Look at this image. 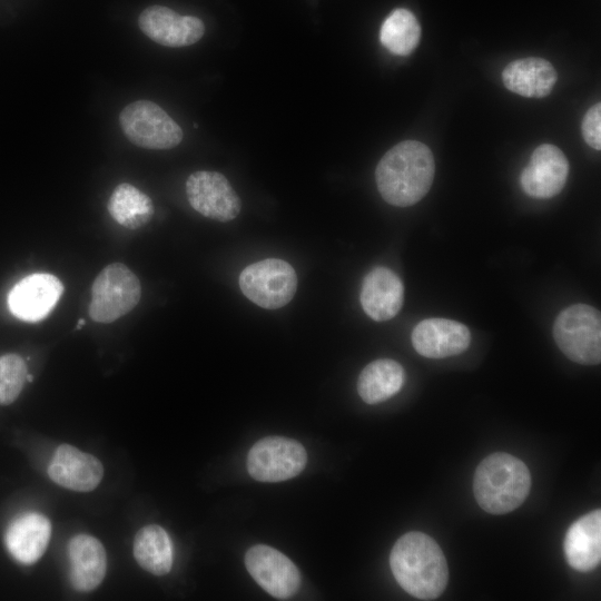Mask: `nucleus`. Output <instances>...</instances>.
Segmentation results:
<instances>
[{
    "label": "nucleus",
    "instance_id": "nucleus-14",
    "mask_svg": "<svg viewBox=\"0 0 601 601\" xmlns=\"http://www.w3.org/2000/svg\"><path fill=\"white\" fill-rule=\"evenodd\" d=\"M49 477L58 485L77 491L95 490L102 480V463L70 444L59 445L48 465Z\"/></svg>",
    "mask_w": 601,
    "mask_h": 601
},
{
    "label": "nucleus",
    "instance_id": "nucleus-13",
    "mask_svg": "<svg viewBox=\"0 0 601 601\" xmlns=\"http://www.w3.org/2000/svg\"><path fill=\"white\" fill-rule=\"evenodd\" d=\"M63 286L51 274L36 273L19 280L8 295L10 312L21 321L43 319L56 306Z\"/></svg>",
    "mask_w": 601,
    "mask_h": 601
},
{
    "label": "nucleus",
    "instance_id": "nucleus-7",
    "mask_svg": "<svg viewBox=\"0 0 601 601\" xmlns=\"http://www.w3.org/2000/svg\"><path fill=\"white\" fill-rule=\"evenodd\" d=\"M122 132L134 145L146 149H170L183 140L179 125L157 104L137 100L119 115Z\"/></svg>",
    "mask_w": 601,
    "mask_h": 601
},
{
    "label": "nucleus",
    "instance_id": "nucleus-16",
    "mask_svg": "<svg viewBox=\"0 0 601 601\" xmlns=\"http://www.w3.org/2000/svg\"><path fill=\"white\" fill-rule=\"evenodd\" d=\"M359 299L363 311L372 319L388 321L402 308L403 283L392 269L375 267L363 279Z\"/></svg>",
    "mask_w": 601,
    "mask_h": 601
},
{
    "label": "nucleus",
    "instance_id": "nucleus-25",
    "mask_svg": "<svg viewBox=\"0 0 601 601\" xmlns=\"http://www.w3.org/2000/svg\"><path fill=\"white\" fill-rule=\"evenodd\" d=\"M28 368L18 354L0 356V405L13 403L20 395L27 381Z\"/></svg>",
    "mask_w": 601,
    "mask_h": 601
},
{
    "label": "nucleus",
    "instance_id": "nucleus-18",
    "mask_svg": "<svg viewBox=\"0 0 601 601\" xmlns=\"http://www.w3.org/2000/svg\"><path fill=\"white\" fill-rule=\"evenodd\" d=\"M568 564L581 572L595 569L601 560V510L574 521L568 529L563 542Z\"/></svg>",
    "mask_w": 601,
    "mask_h": 601
},
{
    "label": "nucleus",
    "instance_id": "nucleus-22",
    "mask_svg": "<svg viewBox=\"0 0 601 601\" xmlns=\"http://www.w3.org/2000/svg\"><path fill=\"white\" fill-rule=\"evenodd\" d=\"M132 550L137 563L155 575H165L173 566L171 541L160 525L141 528L136 533Z\"/></svg>",
    "mask_w": 601,
    "mask_h": 601
},
{
    "label": "nucleus",
    "instance_id": "nucleus-26",
    "mask_svg": "<svg viewBox=\"0 0 601 601\" xmlns=\"http://www.w3.org/2000/svg\"><path fill=\"white\" fill-rule=\"evenodd\" d=\"M581 131L584 141L593 149L601 148V105H593L584 115Z\"/></svg>",
    "mask_w": 601,
    "mask_h": 601
},
{
    "label": "nucleus",
    "instance_id": "nucleus-24",
    "mask_svg": "<svg viewBox=\"0 0 601 601\" xmlns=\"http://www.w3.org/2000/svg\"><path fill=\"white\" fill-rule=\"evenodd\" d=\"M421 27L407 9L393 10L384 20L380 31L381 43L392 53L407 56L417 47Z\"/></svg>",
    "mask_w": 601,
    "mask_h": 601
},
{
    "label": "nucleus",
    "instance_id": "nucleus-2",
    "mask_svg": "<svg viewBox=\"0 0 601 601\" xmlns=\"http://www.w3.org/2000/svg\"><path fill=\"white\" fill-rule=\"evenodd\" d=\"M390 565L401 588L420 600H434L446 588V559L435 540L423 532L402 535L392 548Z\"/></svg>",
    "mask_w": 601,
    "mask_h": 601
},
{
    "label": "nucleus",
    "instance_id": "nucleus-5",
    "mask_svg": "<svg viewBox=\"0 0 601 601\" xmlns=\"http://www.w3.org/2000/svg\"><path fill=\"white\" fill-rule=\"evenodd\" d=\"M141 286L136 274L122 263L106 266L91 287L89 315L98 323H112L139 303Z\"/></svg>",
    "mask_w": 601,
    "mask_h": 601
},
{
    "label": "nucleus",
    "instance_id": "nucleus-9",
    "mask_svg": "<svg viewBox=\"0 0 601 601\" xmlns=\"http://www.w3.org/2000/svg\"><path fill=\"white\" fill-rule=\"evenodd\" d=\"M185 188L190 206L207 218L225 223L240 211V198L220 173L195 171L187 178Z\"/></svg>",
    "mask_w": 601,
    "mask_h": 601
},
{
    "label": "nucleus",
    "instance_id": "nucleus-23",
    "mask_svg": "<svg viewBox=\"0 0 601 601\" xmlns=\"http://www.w3.org/2000/svg\"><path fill=\"white\" fill-rule=\"evenodd\" d=\"M107 208L110 216L128 229L145 226L154 215V205L149 196L128 183L116 186L109 197Z\"/></svg>",
    "mask_w": 601,
    "mask_h": 601
},
{
    "label": "nucleus",
    "instance_id": "nucleus-8",
    "mask_svg": "<svg viewBox=\"0 0 601 601\" xmlns=\"http://www.w3.org/2000/svg\"><path fill=\"white\" fill-rule=\"evenodd\" d=\"M307 463L305 447L284 436H267L248 452L247 470L260 482H280L298 475Z\"/></svg>",
    "mask_w": 601,
    "mask_h": 601
},
{
    "label": "nucleus",
    "instance_id": "nucleus-1",
    "mask_svg": "<svg viewBox=\"0 0 601 601\" xmlns=\"http://www.w3.org/2000/svg\"><path fill=\"white\" fill-rule=\"evenodd\" d=\"M434 174L435 161L431 149L421 141L404 140L381 158L375 169V180L386 203L408 207L428 193Z\"/></svg>",
    "mask_w": 601,
    "mask_h": 601
},
{
    "label": "nucleus",
    "instance_id": "nucleus-12",
    "mask_svg": "<svg viewBox=\"0 0 601 601\" xmlns=\"http://www.w3.org/2000/svg\"><path fill=\"white\" fill-rule=\"evenodd\" d=\"M141 31L152 41L170 48L196 43L205 33L204 22L193 16H180L164 6H150L139 16Z\"/></svg>",
    "mask_w": 601,
    "mask_h": 601
},
{
    "label": "nucleus",
    "instance_id": "nucleus-3",
    "mask_svg": "<svg viewBox=\"0 0 601 601\" xmlns=\"http://www.w3.org/2000/svg\"><path fill=\"white\" fill-rule=\"evenodd\" d=\"M531 474L523 461L503 452L487 455L477 465L473 493L480 508L505 514L519 508L531 490Z\"/></svg>",
    "mask_w": 601,
    "mask_h": 601
},
{
    "label": "nucleus",
    "instance_id": "nucleus-15",
    "mask_svg": "<svg viewBox=\"0 0 601 601\" xmlns=\"http://www.w3.org/2000/svg\"><path fill=\"white\" fill-rule=\"evenodd\" d=\"M415 351L427 358H445L463 353L471 343L469 328L447 318H426L412 332Z\"/></svg>",
    "mask_w": 601,
    "mask_h": 601
},
{
    "label": "nucleus",
    "instance_id": "nucleus-17",
    "mask_svg": "<svg viewBox=\"0 0 601 601\" xmlns=\"http://www.w3.org/2000/svg\"><path fill=\"white\" fill-rule=\"evenodd\" d=\"M50 535L51 523L43 514L26 512L10 522L4 543L16 561L32 564L45 553Z\"/></svg>",
    "mask_w": 601,
    "mask_h": 601
},
{
    "label": "nucleus",
    "instance_id": "nucleus-10",
    "mask_svg": "<svg viewBox=\"0 0 601 601\" xmlns=\"http://www.w3.org/2000/svg\"><path fill=\"white\" fill-rule=\"evenodd\" d=\"M245 565L252 578L272 597L288 599L300 585L296 565L278 550L257 544L245 554Z\"/></svg>",
    "mask_w": 601,
    "mask_h": 601
},
{
    "label": "nucleus",
    "instance_id": "nucleus-11",
    "mask_svg": "<svg viewBox=\"0 0 601 601\" xmlns=\"http://www.w3.org/2000/svg\"><path fill=\"white\" fill-rule=\"evenodd\" d=\"M568 175L569 161L563 151L554 145L543 144L534 149L522 170L521 186L528 196L546 199L563 189Z\"/></svg>",
    "mask_w": 601,
    "mask_h": 601
},
{
    "label": "nucleus",
    "instance_id": "nucleus-19",
    "mask_svg": "<svg viewBox=\"0 0 601 601\" xmlns=\"http://www.w3.org/2000/svg\"><path fill=\"white\" fill-rule=\"evenodd\" d=\"M70 581L80 592L95 590L107 571V554L102 543L95 536L78 534L68 543Z\"/></svg>",
    "mask_w": 601,
    "mask_h": 601
},
{
    "label": "nucleus",
    "instance_id": "nucleus-4",
    "mask_svg": "<svg viewBox=\"0 0 601 601\" xmlns=\"http://www.w3.org/2000/svg\"><path fill=\"white\" fill-rule=\"evenodd\" d=\"M553 338L569 359L582 365L599 364L601 361L600 312L587 304H574L563 309L554 321Z\"/></svg>",
    "mask_w": 601,
    "mask_h": 601
},
{
    "label": "nucleus",
    "instance_id": "nucleus-20",
    "mask_svg": "<svg viewBox=\"0 0 601 601\" xmlns=\"http://www.w3.org/2000/svg\"><path fill=\"white\" fill-rule=\"evenodd\" d=\"M556 79L554 67L538 57L514 60L502 72L503 83L510 91L529 98L548 96Z\"/></svg>",
    "mask_w": 601,
    "mask_h": 601
},
{
    "label": "nucleus",
    "instance_id": "nucleus-21",
    "mask_svg": "<svg viewBox=\"0 0 601 601\" xmlns=\"http://www.w3.org/2000/svg\"><path fill=\"white\" fill-rule=\"evenodd\" d=\"M405 373L400 363L381 358L367 364L357 380V393L367 404H377L395 395L403 386Z\"/></svg>",
    "mask_w": 601,
    "mask_h": 601
},
{
    "label": "nucleus",
    "instance_id": "nucleus-6",
    "mask_svg": "<svg viewBox=\"0 0 601 601\" xmlns=\"http://www.w3.org/2000/svg\"><path fill=\"white\" fill-rule=\"evenodd\" d=\"M243 294L256 305L277 309L288 304L297 289L293 266L280 258H266L248 265L238 279Z\"/></svg>",
    "mask_w": 601,
    "mask_h": 601
}]
</instances>
